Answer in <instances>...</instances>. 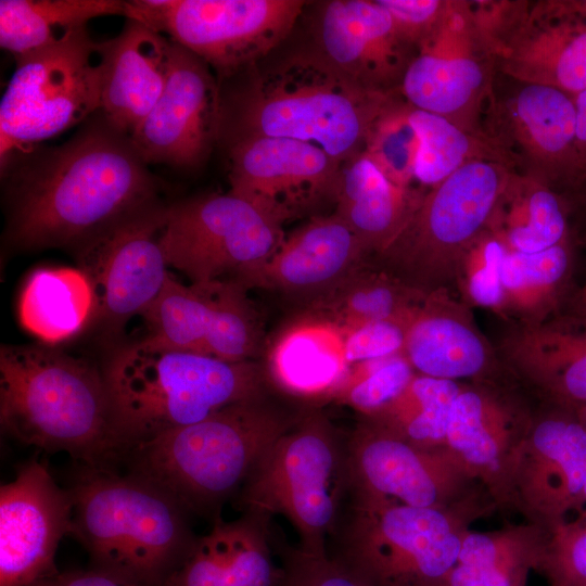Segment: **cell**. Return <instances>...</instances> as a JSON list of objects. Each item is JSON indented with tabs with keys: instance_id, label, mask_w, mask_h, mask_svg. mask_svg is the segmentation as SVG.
Segmentation results:
<instances>
[{
	"instance_id": "obj_21",
	"label": "cell",
	"mask_w": 586,
	"mask_h": 586,
	"mask_svg": "<svg viewBox=\"0 0 586 586\" xmlns=\"http://www.w3.org/2000/svg\"><path fill=\"white\" fill-rule=\"evenodd\" d=\"M220 122L219 91L211 66L173 41L165 88L129 135L135 150L148 165L195 167L209 154Z\"/></svg>"
},
{
	"instance_id": "obj_33",
	"label": "cell",
	"mask_w": 586,
	"mask_h": 586,
	"mask_svg": "<svg viewBox=\"0 0 586 586\" xmlns=\"http://www.w3.org/2000/svg\"><path fill=\"white\" fill-rule=\"evenodd\" d=\"M568 216V203L555 188L513 170L487 229L509 252L535 253L571 238Z\"/></svg>"
},
{
	"instance_id": "obj_14",
	"label": "cell",
	"mask_w": 586,
	"mask_h": 586,
	"mask_svg": "<svg viewBox=\"0 0 586 586\" xmlns=\"http://www.w3.org/2000/svg\"><path fill=\"white\" fill-rule=\"evenodd\" d=\"M497 73L571 95L586 90V20L558 0L472 1Z\"/></svg>"
},
{
	"instance_id": "obj_29",
	"label": "cell",
	"mask_w": 586,
	"mask_h": 586,
	"mask_svg": "<svg viewBox=\"0 0 586 586\" xmlns=\"http://www.w3.org/2000/svg\"><path fill=\"white\" fill-rule=\"evenodd\" d=\"M265 367L279 392L313 406L331 399L351 368L341 329L309 313L281 332Z\"/></svg>"
},
{
	"instance_id": "obj_28",
	"label": "cell",
	"mask_w": 586,
	"mask_h": 586,
	"mask_svg": "<svg viewBox=\"0 0 586 586\" xmlns=\"http://www.w3.org/2000/svg\"><path fill=\"white\" fill-rule=\"evenodd\" d=\"M171 61L170 39L127 18L120 33L106 40L100 110L105 123L129 137L161 97Z\"/></svg>"
},
{
	"instance_id": "obj_34",
	"label": "cell",
	"mask_w": 586,
	"mask_h": 586,
	"mask_svg": "<svg viewBox=\"0 0 586 586\" xmlns=\"http://www.w3.org/2000/svg\"><path fill=\"white\" fill-rule=\"evenodd\" d=\"M543 526L510 524L463 536L447 586H526L544 539Z\"/></svg>"
},
{
	"instance_id": "obj_50",
	"label": "cell",
	"mask_w": 586,
	"mask_h": 586,
	"mask_svg": "<svg viewBox=\"0 0 586 586\" xmlns=\"http://www.w3.org/2000/svg\"><path fill=\"white\" fill-rule=\"evenodd\" d=\"M558 3L568 13L586 20V0H558Z\"/></svg>"
},
{
	"instance_id": "obj_42",
	"label": "cell",
	"mask_w": 586,
	"mask_h": 586,
	"mask_svg": "<svg viewBox=\"0 0 586 586\" xmlns=\"http://www.w3.org/2000/svg\"><path fill=\"white\" fill-rule=\"evenodd\" d=\"M415 374L404 355L359 362L348 369L331 400L369 418L398 396Z\"/></svg>"
},
{
	"instance_id": "obj_48",
	"label": "cell",
	"mask_w": 586,
	"mask_h": 586,
	"mask_svg": "<svg viewBox=\"0 0 586 586\" xmlns=\"http://www.w3.org/2000/svg\"><path fill=\"white\" fill-rule=\"evenodd\" d=\"M28 586H132L113 575L90 568L85 571L56 572Z\"/></svg>"
},
{
	"instance_id": "obj_31",
	"label": "cell",
	"mask_w": 586,
	"mask_h": 586,
	"mask_svg": "<svg viewBox=\"0 0 586 586\" xmlns=\"http://www.w3.org/2000/svg\"><path fill=\"white\" fill-rule=\"evenodd\" d=\"M95 311L92 283L79 267H39L27 277L20 293L22 327L51 346L92 326Z\"/></svg>"
},
{
	"instance_id": "obj_43",
	"label": "cell",
	"mask_w": 586,
	"mask_h": 586,
	"mask_svg": "<svg viewBox=\"0 0 586 586\" xmlns=\"http://www.w3.org/2000/svg\"><path fill=\"white\" fill-rule=\"evenodd\" d=\"M508 250L487 228L461 258L454 292L469 307L489 309L502 317V266Z\"/></svg>"
},
{
	"instance_id": "obj_5",
	"label": "cell",
	"mask_w": 586,
	"mask_h": 586,
	"mask_svg": "<svg viewBox=\"0 0 586 586\" xmlns=\"http://www.w3.org/2000/svg\"><path fill=\"white\" fill-rule=\"evenodd\" d=\"M68 491L69 535L86 549L91 568L132 586H162L196 537L190 513L132 473L82 466Z\"/></svg>"
},
{
	"instance_id": "obj_3",
	"label": "cell",
	"mask_w": 586,
	"mask_h": 586,
	"mask_svg": "<svg viewBox=\"0 0 586 586\" xmlns=\"http://www.w3.org/2000/svg\"><path fill=\"white\" fill-rule=\"evenodd\" d=\"M117 460L130 447L196 423L275 388L264 362H230L144 337L115 349L102 368Z\"/></svg>"
},
{
	"instance_id": "obj_7",
	"label": "cell",
	"mask_w": 586,
	"mask_h": 586,
	"mask_svg": "<svg viewBox=\"0 0 586 586\" xmlns=\"http://www.w3.org/2000/svg\"><path fill=\"white\" fill-rule=\"evenodd\" d=\"M351 492L346 445L318 406H310L262 456L237 496L243 512L281 515L298 548L324 553Z\"/></svg>"
},
{
	"instance_id": "obj_53",
	"label": "cell",
	"mask_w": 586,
	"mask_h": 586,
	"mask_svg": "<svg viewBox=\"0 0 586 586\" xmlns=\"http://www.w3.org/2000/svg\"><path fill=\"white\" fill-rule=\"evenodd\" d=\"M584 498L586 500V483H585V486H584Z\"/></svg>"
},
{
	"instance_id": "obj_23",
	"label": "cell",
	"mask_w": 586,
	"mask_h": 586,
	"mask_svg": "<svg viewBox=\"0 0 586 586\" xmlns=\"http://www.w3.org/2000/svg\"><path fill=\"white\" fill-rule=\"evenodd\" d=\"M531 418L482 381L463 384L454 403L444 447L495 505H509L510 467Z\"/></svg>"
},
{
	"instance_id": "obj_39",
	"label": "cell",
	"mask_w": 586,
	"mask_h": 586,
	"mask_svg": "<svg viewBox=\"0 0 586 586\" xmlns=\"http://www.w3.org/2000/svg\"><path fill=\"white\" fill-rule=\"evenodd\" d=\"M198 286L207 303L206 355L230 362L256 360L264 346L263 332L247 290L233 281Z\"/></svg>"
},
{
	"instance_id": "obj_16",
	"label": "cell",
	"mask_w": 586,
	"mask_h": 586,
	"mask_svg": "<svg viewBox=\"0 0 586 586\" xmlns=\"http://www.w3.org/2000/svg\"><path fill=\"white\" fill-rule=\"evenodd\" d=\"M514 82L504 97L493 94L483 115V135L512 166L521 165L522 174L555 189L581 184L574 95L548 86Z\"/></svg>"
},
{
	"instance_id": "obj_37",
	"label": "cell",
	"mask_w": 586,
	"mask_h": 586,
	"mask_svg": "<svg viewBox=\"0 0 586 586\" xmlns=\"http://www.w3.org/2000/svg\"><path fill=\"white\" fill-rule=\"evenodd\" d=\"M462 385L416 373L398 396L364 419L411 444L444 447L453 406Z\"/></svg>"
},
{
	"instance_id": "obj_30",
	"label": "cell",
	"mask_w": 586,
	"mask_h": 586,
	"mask_svg": "<svg viewBox=\"0 0 586 586\" xmlns=\"http://www.w3.org/2000/svg\"><path fill=\"white\" fill-rule=\"evenodd\" d=\"M423 194L392 182L361 151L341 166L334 213L370 258L398 235Z\"/></svg>"
},
{
	"instance_id": "obj_20",
	"label": "cell",
	"mask_w": 586,
	"mask_h": 586,
	"mask_svg": "<svg viewBox=\"0 0 586 586\" xmlns=\"http://www.w3.org/2000/svg\"><path fill=\"white\" fill-rule=\"evenodd\" d=\"M72 515L68 488L37 458L24 462L0 487V586H28L59 572L55 556Z\"/></svg>"
},
{
	"instance_id": "obj_36",
	"label": "cell",
	"mask_w": 586,
	"mask_h": 586,
	"mask_svg": "<svg viewBox=\"0 0 586 586\" xmlns=\"http://www.w3.org/2000/svg\"><path fill=\"white\" fill-rule=\"evenodd\" d=\"M425 295L367 260L303 309L346 330L373 320L409 317Z\"/></svg>"
},
{
	"instance_id": "obj_11",
	"label": "cell",
	"mask_w": 586,
	"mask_h": 586,
	"mask_svg": "<svg viewBox=\"0 0 586 586\" xmlns=\"http://www.w3.org/2000/svg\"><path fill=\"white\" fill-rule=\"evenodd\" d=\"M284 238L280 221L228 191L165 205L160 240L167 266L191 284L233 281L247 290Z\"/></svg>"
},
{
	"instance_id": "obj_6",
	"label": "cell",
	"mask_w": 586,
	"mask_h": 586,
	"mask_svg": "<svg viewBox=\"0 0 586 586\" xmlns=\"http://www.w3.org/2000/svg\"><path fill=\"white\" fill-rule=\"evenodd\" d=\"M396 92L365 88L315 50L259 74L239 100L240 136L279 137L321 148L343 164L364 149L367 132Z\"/></svg>"
},
{
	"instance_id": "obj_22",
	"label": "cell",
	"mask_w": 586,
	"mask_h": 586,
	"mask_svg": "<svg viewBox=\"0 0 586 586\" xmlns=\"http://www.w3.org/2000/svg\"><path fill=\"white\" fill-rule=\"evenodd\" d=\"M318 52L334 68L374 91L397 92L415 50L398 37L378 0H332L314 27Z\"/></svg>"
},
{
	"instance_id": "obj_45",
	"label": "cell",
	"mask_w": 586,
	"mask_h": 586,
	"mask_svg": "<svg viewBox=\"0 0 586 586\" xmlns=\"http://www.w3.org/2000/svg\"><path fill=\"white\" fill-rule=\"evenodd\" d=\"M278 586H374L344 559L297 548L284 552Z\"/></svg>"
},
{
	"instance_id": "obj_17",
	"label": "cell",
	"mask_w": 586,
	"mask_h": 586,
	"mask_svg": "<svg viewBox=\"0 0 586 586\" xmlns=\"http://www.w3.org/2000/svg\"><path fill=\"white\" fill-rule=\"evenodd\" d=\"M229 192L282 225L334 203L342 164L308 142L239 136L230 149Z\"/></svg>"
},
{
	"instance_id": "obj_26",
	"label": "cell",
	"mask_w": 586,
	"mask_h": 586,
	"mask_svg": "<svg viewBox=\"0 0 586 586\" xmlns=\"http://www.w3.org/2000/svg\"><path fill=\"white\" fill-rule=\"evenodd\" d=\"M403 355L416 373L481 381L501 361L466 303L450 290L428 293L408 324ZM502 362V361H501Z\"/></svg>"
},
{
	"instance_id": "obj_47",
	"label": "cell",
	"mask_w": 586,
	"mask_h": 586,
	"mask_svg": "<svg viewBox=\"0 0 586 586\" xmlns=\"http://www.w3.org/2000/svg\"><path fill=\"white\" fill-rule=\"evenodd\" d=\"M378 2L391 16L400 40L416 50L440 22L448 0H378Z\"/></svg>"
},
{
	"instance_id": "obj_12",
	"label": "cell",
	"mask_w": 586,
	"mask_h": 586,
	"mask_svg": "<svg viewBox=\"0 0 586 586\" xmlns=\"http://www.w3.org/2000/svg\"><path fill=\"white\" fill-rule=\"evenodd\" d=\"M301 0H130L124 16L230 74L267 55L292 30Z\"/></svg>"
},
{
	"instance_id": "obj_32",
	"label": "cell",
	"mask_w": 586,
	"mask_h": 586,
	"mask_svg": "<svg viewBox=\"0 0 586 586\" xmlns=\"http://www.w3.org/2000/svg\"><path fill=\"white\" fill-rule=\"evenodd\" d=\"M572 239L535 253L507 252L502 266V318L536 324L562 310L573 293Z\"/></svg>"
},
{
	"instance_id": "obj_54",
	"label": "cell",
	"mask_w": 586,
	"mask_h": 586,
	"mask_svg": "<svg viewBox=\"0 0 586 586\" xmlns=\"http://www.w3.org/2000/svg\"><path fill=\"white\" fill-rule=\"evenodd\" d=\"M584 196H585V199H586V190H585Z\"/></svg>"
},
{
	"instance_id": "obj_1",
	"label": "cell",
	"mask_w": 586,
	"mask_h": 586,
	"mask_svg": "<svg viewBox=\"0 0 586 586\" xmlns=\"http://www.w3.org/2000/svg\"><path fill=\"white\" fill-rule=\"evenodd\" d=\"M8 173V237L74 253L158 204L160 187L128 136L105 120L39 150Z\"/></svg>"
},
{
	"instance_id": "obj_19",
	"label": "cell",
	"mask_w": 586,
	"mask_h": 586,
	"mask_svg": "<svg viewBox=\"0 0 586 586\" xmlns=\"http://www.w3.org/2000/svg\"><path fill=\"white\" fill-rule=\"evenodd\" d=\"M531 418L508 480L509 505L547 527L586 507V426L557 405Z\"/></svg>"
},
{
	"instance_id": "obj_38",
	"label": "cell",
	"mask_w": 586,
	"mask_h": 586,
	"mask_svg": "<svg viewBox=\"0 0 586 586\" xmlns=\"http://www.w3.org/2000/svg\"><path fill=\"white\" fill-rule=\"evenodd\" d=\"M410 119L419 138L415 180L430 189L473 161H498L513 168L485 136L471 133L441 115L411 105Z\"/></svg>"
},
{
	"instance_id": "obj_52",
	"label": "cell",
	"mask_w": 586,
	"mask_h": 586,
	"mask_svg": "<svg viewBox=\"0 0 586 586\" xmlns=\"http://www.w3.org/2000/svg\"><path fill=\"white\" fill-rule=\"evenodd\" d=\"M576 416L578 417V419L584 423V425L586 426V405L579 407V408H576L574 409Z\"/></svg>"
},
{
	"instance_id": "obj_9",
	"label": "cell",
	"mask_w": 586,
	"mask_h": 586,
	"mask_svg": "<svg viewBox=\"0 0 586 586\" xmlns=\"http://www.w3.org/2000/svg\"><path fill=\"white\" fill-rule=\"evenodd\" d=\"M513 170L491 160L462 166L422 195L398 235L368 263L425 294L454 291L458 265L486 230Z\"/></svg>"
},
{
	"instance_id": "obj_25",
	"label": "cell",
	"mask_w": 586,
	"mask_h": 586,
	"mask_svg": "<svg viewBox=\"0 0 586 586\" xmlns=\"http://www.w3.org/2000/svg\"><path fill=\"white\" fill-rule=\"evenodd\" d=\"M502 364L547 400L586 405V316L565 306L536 324H513L496 347Z\"/></svg>"
},
{
	"instance_id": "obj_8",
	"label": "cell",
	"mask_w": 586,
	"mask_h": 586,
	"mask_svg": "<svg viewBox=\"0 0 586 586\" xmlns=\"http://www.w3.org/2000/svg\"><path fill=\"white\" fill-rule=\"evenodd\" d=\"M495 506L475 489L443 508L354 500L340 557L374 586H447L470 524Z\"/></svg>"
},
{
	"instance_id": "obj_51",
	"label": "cell",
	"mask_w": 586,
	"mask_h": 586,
	"mask_svg": "<svg viewBox=\"0 0 586 586\" xmlns=\"http://www.w3.org/2000/svg\"><path fill=\"white\" fill-rule=\"evenodd\" d=\"M569 306L586 316V283L573 293Z\"/></svg>"
},
{
	"instance_id": "obj_4",
	"label": "cell",
	"mask_w": 586,
	"mask_h": 586,
	"mask_svg": "<svg viewBox=\"0 0 586 586\" xmlns=\"http://www.w3.org/2000/svg\"><path fill=\"white\" fill-rule=\"evenodd\" d=\"M0 423L25 445L109 467L117 445L102 369L43 343L1 345Z\"/></svg>"
},
{
	"instance_id": "obj_15",
	"label": "cell",
	"mask_w": 586,
	"mask_h": 586,
	"mask_svg": "<svg viewBox=\"0 0 586 586\" xmlns=\"http://www.w3.org/2000/svg\"><path fill=\"white\" fill-rule=\"evenodd\" d=\"M346 453L354 500L443 508L475 489V481L447 448L411 444L364 418Z\"/></svg>"
},
{
	"instance_id": "obj_35",
	"label": "cell",
	"mask_w": 586,
	"mask_h": 586,
	"mask_svg": "<svg viewBox=\"0 0 586 586\" xmlns=\"http://www.w3.org/2000/svg\"><path fill=\"white\" fill-rule=\"evenodd\" d=\"M124 12L119 0H1L0 46L17 59L62 41L92 18Z\"/></svg>"
},
{
	"instance_id": "obj_40",
	"label": "cell",
	"mask_w": 586,
	"mask_h": 586,
	"mask_svg": "<svg viewBox=\"0 0 586 586\" xmlns=\"http://www.w3.org/2000/svg\"><path fill=\"white\" fill-rule=\"evenodd\" d=\"M142 317L150 341L174 349L205 354L207 303L202 290L169 273L158 296Z\"/></svg>"
},
{
	"instance_id": "obj_41",
	"label": "cell",
	"mask_w": 586,
	"mask_h": 586,
	"mask_svg": "<svg viewBox=\"0 0 586 586\" xmlns=\"http://www.w3.org/2000/svg\"><path fill=\"white\" fill-rule=\"evenodd\" d=\"M418 149L410 104L396 97L371 124L362 152L392 182L410 188Z\"/></svg>"
},
{
	"instance_id": "obj_49",
	"label": "cell",
	"mask_w": 586,
	"mask_h": 586,
	"mask_svg": "<svg viewBox=\"0 0 586 586\" xmlns=\"http://www.w3.org/2000/svg\"><path fill=\"white\" fill-rule=\"evenodd\" d=\"M576 112L575 148L582 183L586 182V90L574 95Z\"/></svg>"
},
{
	"instance_id": "obj_24",
	"label": "cell",
	"mask_w": 586,
	"mask_h": 586,
	"mask_svg": "<svg viewBox=\"0 0 586 586\" xmlns=\"http://www.w3.org/2000/svg\"><path fill=\"white\" fill-rule=\"evenodd\" d=\"M368 259L357 237L335 213L314 216L285 235L251 278L247 290L275 291L298 301L304 308Z\"/></svg>"
},
{
	"instance_id": "obj_44",
	"label": "cell",
	"mask_w": 586,
	"mask_h": 586,
	"mask_svg": "<svg viewBox=\"0 0 586 586\" xmlns=\"http://www.w3.org/2000/svg\"><path fill=\"white\" fill-rule=\"evenodd\" d=\"M544 530L535 572L548 586H586V507Z\"/></svg>"
},
{
	"instance_id": "obj_10",
	"label": "cell",
	"mask_w": 586,
	"mask_h": 586,
	"mask_svg": "<svg viewBox=\"0 0 586 586\" xmlns=\"http://www.w3.org/2000/svg\"><path fill=\"white\" fill-rule=\"evenodd\" d=\"M15 62L0 102L2 167L13 152H28L101 110L106 40H93L85 27Z\"/></svg>"
},
{
	"instance_id": "obj_2",
	"label": "cell",
	"mask_w": 586,
	"mask_h": 586,
	"mask_svg": "<svg viewBox=\"0 0 586 586\" xmlns=\"http://www.w3.org/2000/svg\"><path fill=\"white\" fill-rule=\"evenodd\" d=\"M311 405L271 388L120 455L128 472L173 496L190 514L218 515L266 450Z\"/></svg>"
},
{
	"instance_id": "obj_18",
	"label": "cell",
	"mask_w": 586,
	"mask_h": 586,
	"mask_svg": "<svg viewBox=\"0 0 586 586\" xmlns=\"http://www.w3.org/2000/svg\"><path fill=\"white\" fill-rule=\"evenodd\" d=\"M164 204L115 226L75 253L92 283L97 311L92 326L116 337L135 315L142 316L169 273L161 230Z\"/></svg>"
},
{
	"instance_id": "obj_27",
	"label": "cell",
	"mask_w": 586,
	"mask_h": 586,
	"mask_svg": "<svg viewBox=\"0 0 586 586\" xmlns=\"http://www.w3.org/2000/svg\"><path fill=\"white\" fill-rule=\"evenodd\" d=\"M269 520L250 512L232 521L216 517L162 586H278L282 566L272 558Z\"/></svg>"
},
{
	"instance_id": "obj_46",
	"label": "cell",
	"mask_w": 586,
	"mask_h": 586,
	"mask_svg": "<svg viewBox=\"0 0 586 586\" xmlns=\"http://www.w3.org/2000/svg\"><path fill=\"white\" fill-rule=\"evenodd\" d=\"M412 314L406 318L373 320L341 330L344 358L348 367L368 360L403 355Z\"/></svg>"
},
{
	"instance_id": "obj_13",
	"label": "cell",
	"mask_w": 586,
	"mask_h": 586,
	"mask_svg": "<svg viewBox=\"0 0 586 586\" xmlns=\"http://www.w3.org/2000/svg\"><path fill=\"white\" fill-rule=\"evenodd\" d=\"M496 74L472 1L448 0L437 25L416 48L398 92L411 106L484 136L482 119Z\"/></svg>"
}]
</instances>
